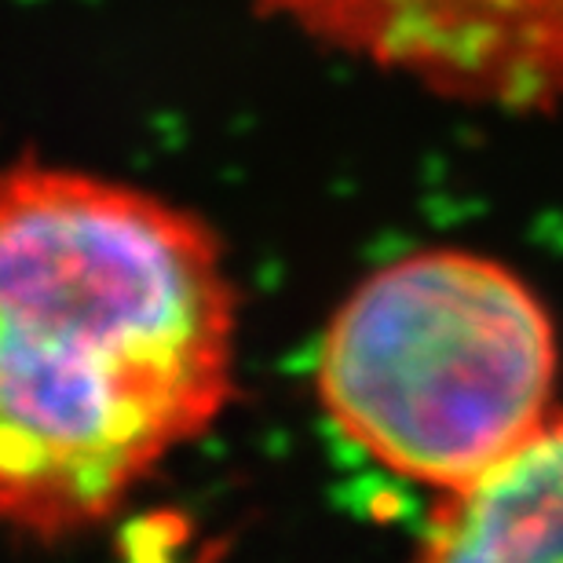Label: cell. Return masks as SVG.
Instances as JSON below:
<instances>
[{
  "mask_svg": "<svg viewBox=\"0 0 563 563\" xmlns=\"http://www.w3.org/2000/svg\"><path fill=\"white\" fill-rule=\"evenodd\" d=\"M234 341L201 217L77 168H0V531L110 520L231 402Z\"/></svg>",
  "mask_w": 563,
  "mask_h": 563,
  "instance_id": "6da1fadb",
  "label": "cell"
},
{
  "mask_svg": "<svg viewBox=\"0 0 563 563\" xmlns=\"http://www.w3.org/2000/svg\"><path fill=\"white\" fill-rule=\"evenodd\" d=\"M556 369L553 314L512 267L421 250L377 267L333 311L314 388L347 443L446 494L545 418Z\"/></svg>",
  "mask_w": 563,
  "mask_h": 563,
  "instance_id": "7a4b0ae2",
  "label": "cell"
},
{
  "mask_svg": "<svg viewBox=\"0 0 563 563\" xmlns=\"http://www.w3.org/2000/svg\"><path fill=\"white\" fill-rule=\"evenodd\" d=\"M303 37L472 107L563 103V0H253Z\"/></svg>",
  "mask_w": 563,
  "mask_h": 563,
  "instance_id": "3957f363",
  "label": "cell"
},
{
  "mask_svg": "<svg viewBox=\"0 0 563 563\" xmlns=\"http://www.w3.org/2000/svg\"><path fill=\"white\" fill-rule=\"evenodd\" d=\"M421 560H563V410L424 520Z\"/></svg>",
  "mask_w": 563,
  "mask_h": 563,
  "instance_id": "277c9868",
  "label": "cell"
}]
</instances>
